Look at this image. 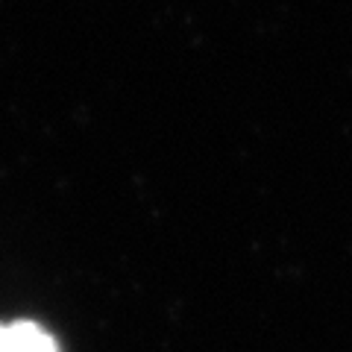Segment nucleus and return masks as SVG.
<instances>
[{
    "instance_id": "f257e3e1",
    "label": "nucleus",
    "mask_w": 352,
    "mask_h": 352,
    "mask_svg": "<svg viewBox=\"0 0 352 352\" xmlns=\"http://www.w3.org/2000/svg\"><path fill=\"white\" fill-rule=\"evenodd\" d=\"M0 352H62L59 338L30 317L0 320Z\"/></svg>"
}]
</instances>
